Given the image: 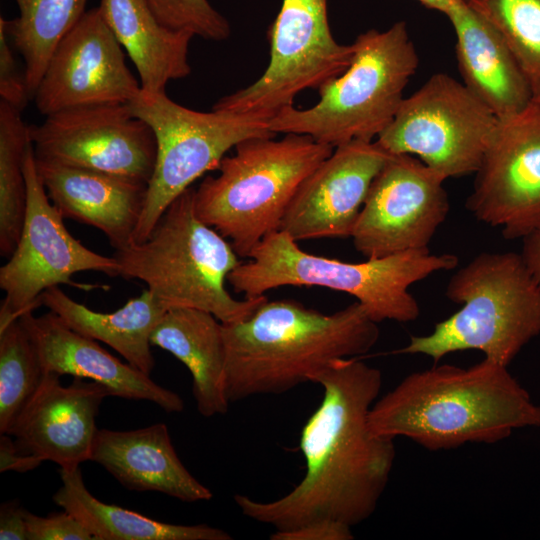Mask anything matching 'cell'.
Returning a JSON list of instances; mask_svg holds the SVG:
<instances>
[{"instance_id": "24", "label": "cell", "mask_w": 540, "mask_h": 540, "mask_svg": "<svg viewBox=\"0 0 540 540\" xmlns=\"http://www.w3.org/2000/svg\"><path fill=\"white\" fill-rule=\"evenodd\" d=\"M182 362L193 380V396L204 417L226 414V350L222 323L211 313L187 307L168 308L150 336Z\"/></svg>"}, {"instance_id": "28", "label": "cell", "mask_w": 540, "mask_h": 540, "mask_svg": "<svg viewBox=\"0 0 540 540\" xmlns=\"http://www.w3.org/2000/svg\"><path fill=\"white\" fill-rule=\"evenodd\" d=\"M29 142V126L21 110L0 99V254L8 258L26 216L24 155Z\"/></svg>"}, {"instance_id": "18", "label": "cell", "mask_w": 540, "mask_h": 540, "mask_svg": "<svg viewBox=\"0 0 540 540\" xmlns=\"http://www.w3.org/2000/svg\"><path fill=\"white\" fill-rule=\"evenodd\" d=\"M60 377L44 372L6 434L15 438L21 452L68 470L90 460L96 416L104 398L113 395L107 386L81 377L63 386Z\"/></svg>"}, {"instance_id": "11", "label": "cell", "mask_w": 540, "mask_h": 540, "mask_svg": "<svg viewBox=\"0 0 540 540\" xmlns=\"http://www.w3.org/2000/svg\"><path fill=\"white\" fill-rule=\"evenodd\" d=\"M498 118L462 82L432 75L404 98L376 141L389 153L410 154L443 175L478 170Z\"/></svg>"}, {"instance_id": "29", "label": "cell", "mask_w": 540, "mask_h": 540, "mask_svg": "<svg viewBox=\"0 0 540 540\" xmlns=\"http://www.w3.org/2000/svg\"><path fill=\"white\" fill-rule=\"evenodd\" d=\"M502 36L540 99V0H465Z\"/></svg>"}, {"instance_id": "9", "label": "cell", "mask_w": 540, "mask_h": 540, "mask_svg": "<svg viewBox=\"0 0 540 540\" xmlns=\"http://www.w3.org/2000/svg\"><path fill=\"white\" fill-rule=\"evenodd\" d=\"M128 104L151 127L157 143L156 163L133 242L145 240L169 204L204 173L217 169L231 148L250 138L276 135L263 119L195 111L174 102L166 92L141 89Z\"/></svg>"}, {"instance_id": "4", "label": "cell", "mask_w": 540, "mask_h": 540, "mask_svg": "<svg viewBox=\"0 0 540 540\" xmlns=\"http://www.w3.org/2000/svg\"><path fill=\"white\" fill-rule=\"evenodd\" d=\"M228 275L236 293L263 296L281 286H319L349 294L372 320L415 321L420 308L409 287L433 273L458 266L454 254H433L428 248L367 258L351 263L303 251L282 230L267 235Z\"/></svg>"}, {"instance_id": "6", "label": "cell", "mask_w": 540, "mask_h": 540, "mask_svg": "<svg viewBox=\"0 0 540 540\" xmlns=\"http://www.w3.org/2000/svg\"><path fill=\"white\" fill-rule=\"evenodd\" d=\"M445 295L462 307L397 353L438 363L453 352L478 350L508 366L540 334V286L521 254H478L451 276Z\"/></svg>"}, {"instance_id": "14", "label": "cell", "mask_w": 540, "mask_h": 540, "mask_svg": "<svg viewBox=\"0 0 540 540\" xmlns=\"http://www.w3.org/2000/svg\"><path fill=\"white\" fill-rule=\"evenodd\" d=\"M37 158L149 183L157 157L151 127L129 104L71 108L29 126Z\"/></svg>"}, {"instance_id": "23", "label": "cell", "mask_w": 540, "mask_h": 540, "mask_svg": "<svg viewBox=\"0 0 540 540\" xmlns=\"http://www.w3.org/2000/svg\"><path fill=\"white\" fill-rule=\"evenodd\" d=\"M98 8L134 63L142 90L162 93L169 81L190 75L194 35L161 23L148 0H100Z\"/></svg>"}, {"instance_id": "38", "label": "cell", "mask_w": 540, "mask_h": 540, "mask_svg": "<svg viewBox=\"0 0 540 540\" xmlns=\"http://www.w3.org/2000/svg\"><path fill=\"white\" fill-rule=\"evenodd\" d=\"M423 6L439 11L446 16L466 4L465 0H417Z\"/></svg>"}, {"instance_id": "21", "label": "cell", "mask_w": 540, "mask_h": 540, "mask_svg": "<svg viewBox=\"0 0 540 540\" xmlns=\"http://www.w3.org/2000/svg\"><path fill=\"white\" fill-rule=\"evenodd\" d=\"M90 460L130 490L157 491L188 503L213 497L179 459L164 423L129 431L98 429Z\"/></svg>"}, {"instance_id": "7", "label": "cell", "mask_w": 540, "mask_h": 540, "mask_svg": "<svg viewBox=\"0 0 540 540\" xmlns=\"http://www.w3.org/2000/svg\"><path fill=\"white\" fill-rule=\"evenodd\" d=\"M333 150L303 134L244 140L220 161L219 175L207 176L195 189L196 214L230 240L239 257L248 258L280 230L300 184Z\"/></svg>"}, {"instance_id": "26", "label": "cell", "mask_w": 540, "mask_h": 540, "mask_svg": "<svg viewBox=\"0 0 540 540\" xmlns=\"http://www.w3.org/2000/svg\"><path fill=\"white\" fill-rule=\"evenodd\" d=\"M62 486L53 501L81 520L96 540H230L226 531L206 524L161 522L119 506L104 503L85 486L79 467L60 469Z\"/></svg>"}, {"instance_id": "5", "label": "cell", "mask_w": 540, "mask_h": 540, "mask_svg": "<svg viewBox=\"0 0 540 540\" xmlns=\"http://www.w3.org/2000/svg\"><path fill=\"white\" fill-rule=\"evenodd\" d=\"M189 187L163 212L149 236L116 250L119 276L137 279L166 307L207 311L221 323L248 318L266 296L237 300L225 280L241 261L218 231L199 219Z\"/></svg>"}, {"instance_id": "27", "label": "cell", "mask_w": 540, "mask_h": 540, "mask_svg": "<svg viewBox=\"0 0 540 540\" xmlns=\"http://www.w3.org/2000/svg\"><path fill=\"white\" fill-rule=\"evenodd\" d=\"M18 17L3 22L10 42L24 59L32 99L50 57L62 38L84 15L87 0H14Z\"/></svg>"}, {"instance_id": "20", "label": "cell", "mask_w": 540, "mask_h": 540, "mask_svg": "<svg viewBox=\"0 0 540 540\" xmlns=\"http://www.w3.org/2000/svg\"><path fill=\"white\" fill-rule=\"evenodd\" d=\"M35 163L51 202L63 218L99 229L115 250L133 242L147 183L36 156Z\"/></svg>"}, {"instance_id": "32", "label": "cell", "mask_w": 540, "mask_h": 540, "mask_svg": "<svg viewBox=\"0 0 540 540\" xmlns=\"http://www.w3.org/2000/svg\"><path fill=\"white\" fill-rule=\"evenodd\" d=\"M24 518L27 540H96L88 527L66 510L46 517L25 510Z\"/></svg>"}, {"instance_id": "3", "label": "cell", "mask_w": 540, "mask_h": 540, "mask_svg": "<svg viewBox=\"0 0 540 540\" xmlns=\"http://www.w3.org/2000/svg\"><path fill=\"white\" fill-rule=\"evenodd\" d=\"M377 324L358 301L323 314L294 300H265L248 318L222 323L225 396L234 403L312 382L330 363L371 350Z\"/></svg>"}, {"instance_id": "34", "label": "cell", "mask_w": 540, "mask_h": 540, "mask_svg": "<svg viewBox=\"0 0 540 540\" xmlns=\"http://www.w3.org/2000/svg\"><path fill=\"white\" fill-rule=\"evenodd\" d=\"M352 527L335 521H316L294 529L276 530L271 540H351Z\"/></svg>"}, {"instance_id": "12", "label": "cell", "mask_w": 540, "mask_h": 540, "mask_svg": "<svg viewBox=\"0 0 540 540\" xmlns=\"http://www.w3.org/2000/svg\"><path fill=\"white\" fill-rule=\"evenodd\" d=\"M24 172L27 209L23 228L8 262L0 268V288L5 293L0 330L42 305L41 295L47 289L61 284L82 286L71 279L76 273L97 271L119 276L114 256L90 250L66 229L38 175L31 140L24 155Z\"/></svg>"}, {"instance_id": "8", "label": "cell", "mask_w": 540, "mask_h": 540, "mask_svg": "<svg viewBox=\"0 0 540 540\" xmlns=\"http://www.w3.org/2000/svg\"><path fill=\"white\" fill-rule=\"evenodd\" d=\"M353 45L350 66L318 89V103L278 113L268 121L272 132L308 135L335 148L353 140L374 141L391 124L419 64L407 24L370 29Z\"/></svg>"}, {"instance_id": "10", "label": "cell", "mask_w": 540, "mask_h": 540, "mask_svg": "<svg viewBox=\"0 0 540 540\" xmlns=\"http://www.w3.org/2000/svg\"><path fill=\"white\" fill-rule=\"evenodd\" d=\"M270 60L251 85L219 99L212 110L269 121L294 106L297 95L318 90L350 66L354 45L330 30L327 0H282L268 29Z\"/></svg>"}, {"instance_id": "2", "label": "cell", "mask_w": 540, "mask_h": 540, "mask_svg": "<svg viewBox=\"0 0 540 540\" xmlns=\"http://www.w3.org/2000/svg\"><path fill=\"white\" fill-rule=\"evenodd\" d=\"M507 367L484 358L468 368L442 364L411 373L375 401L369 431L438 451L496 443L516 429L539 427L540 405Z\"/></svg>"}, {"instance_id": "1", "label": "cell", "mask_w": 540, "mask_h": 540, "mask_svg": "<svg viewBox=\"0 0 540 540\" xmlns=\"http://www.w3.org/2000/svg\"><path fill=\"white\" fill-rule=\"evenodd\" d=\"M312 382L322 387L323 398L301 431L302 480L269 502L234 495L244 516L275 530L316 521L350 527L364 522L375 512L394 465V440L368 428L382 387L381 371L357 357L344 358L330 363Z\"/></svg>"}, {"instance_id": "15", "label": "cell", "mask_w": 540, "mask_h": 540, "mask_svg": "<svg viewBox=\"0 0 540 540\" xmlns=\"http://www.w3.org/2000/svg\"><path fill=\"white\" fill-rule=\"evenodd\" d=\"M446 178L410 154H390L373 179L351 238L367 258L428 248L449 213Z\"/></svg>"}, {"instance_id": "17", "label": "cell", "mask_w": 540, "mask_h": 540, "mask_svg": "<svg viewBox=\"0 0 540 540\" xmlns=\"http://www.w3.org/2000/svg\"><path fill=\"white\" fill-rule=\"evenodd\" d=\"M390 154L376 140L335 147L300 184L280 230L297 242L351 237L370 185Z\"/></svg>"}, {"instance_id": "36", "label": "cell", "mask_w": 540, "mask_h": 540, "mask_svg": "<svg viewBox=\"0 0 540 540\" xmlns=\"http://www.w3.org/2000/svg\"><path fill=\"white\" fill-rule=\"evenodd\" d=\"M24 512L25 509L15 500L1 504V540H27V528Z\"/></svg>"}, {"instance_id": "33", "label": "cell", "mask_w": 540, "mask_h": 540, "mask_svg": "<svg viewBox=\"0 0 540 540\" xmlns=\"http://www.w3.org/2000/svg\"><path fill=\"white\" fill-rule=\"evenodd\" d=\"M12 46L5 26L0 20V96L1 100L22 111L31 97L25 72L18 69Z\"/></svg>"}, {"instance_id": "16", "label": "cell", "mask_w": 540, "mask_h": 540, "mask_svg": "<svg viewBox=\"0 0 540 540\" xmlns=\"http://www.w3.org/2000/svg\"><path fill=\"white\" fill-rule=\"evenodd\" d=\"M140 90L122 46L96 7L59 42L32 100L46 117L82 106L128 104Z\"/></svg>"}, {"instance_id": "37", "label": "cell", "mask_w": 540, "mask_h": 540, "mask_svg": "<svg viewBox=\"0 0 540 540\" xmlns=\"http://www.w3.org/2000/svg\"><path fill=\"white\" fill-rule=\"evenodd\" d=\"M521 255L527 268L540 286V232L523 238Z\"/></svg>"}, {"instance_id": "19", "label": "cell", "mask_w": 540, "mask_h": 540, "mask_svg": "<svg viewBox=\"0 0 540 540\" xmlns=\"http://www.w3.org/2000/svg\"><path fill=\"white\" fill-rule=\"evenodd\" d=\"M37 350L44 372L71 375L107 386L113 396L150 401L166 412H181L182 398L150 376L123 363L94 339L71 329L50 311L41 316L33 312L20 317Z\"/></svg>"}, {"instance_id": "22", "label": "cell", "mask_w": 540, "mask_h": 540, "mask_svg": "<svg viewBox=\"0 0 540 540\" xmlns=\"http://www.w3.org/2000/svg\"><path fill=\"white\" fill-rule=\"evenodd\" d=\"M462 83L498 118L533 99L531 87L500 33L467 3L448 16Z\"/></svg>"}, {"instance_id": "30", "label": "cell", "mask_w": 540, "mask_h": 540, "mask_svg": "<svg viewBox=\"0 0 540 540\" xmlns=\"http://www.w3.org/2000/svg\"><path fill=\"white\" fill-rule=\"evenodd\" d=\"M44 370L19 318L0 330V434L7 433L38 388Z\"/></svg>"}, {"instance_id": "31", "label": "cell", "mask_w": 540, "mask_h": 540, "mask_svg": "<svg viewBox=\"0 0 540 540\" xmlns=\"http://www.w3.org/2000/svg\"><path fill=\"white\" fill-rule=\"evenodd\" d=\"M164 25L186 30L206 40L223 41L230 37L228 20L208 0H148Z\"/></svg>"}, {"instance_id": "35", "label": "cell", "mask_w": 540, "mask_h": 540, "mask_svg": "<svg viewBox=\"0 0 540 540\" xmlns=\"http://www.w3.org/2000/svg\"><path fill=\"white\" fill-rule=\"evenodd\" d=\"M43 460L40 458L21 452L15 441L11 440V435L1 434L0 436V472L14 471L25 473L37 468Z\"/></svg>"}, {"instance_id": "25", "label": "cell", "mask_w": 540, "mask_h": 540, "mask_svg": "<svg viewBox=\"0 0 540 540\" xmlns=\"http://www.w3.org/2000/svg\"><path fill=\"white\" fill-rule=\"evenodd\" d=\"M41 304L74 331L109 345L131 366L150 376L155 364L150 336L168 308L148 289L110 313L88 308L59 286L44 291Z\"/></svg>"}, {"instance_id": "13", "label": "cell", "mask_w": 540, "mask_h": 540, "mask_svg": "<svg viewBox=\"0 0 540 540\" xmlns=\"http://www.w3.org/2000/svg\"><path fill=\"white\" fill-rule=\"evenodd\" d=\"M465 206L505 239L540 232V99L497 120Z\"/></svg>"}]
</instances>
